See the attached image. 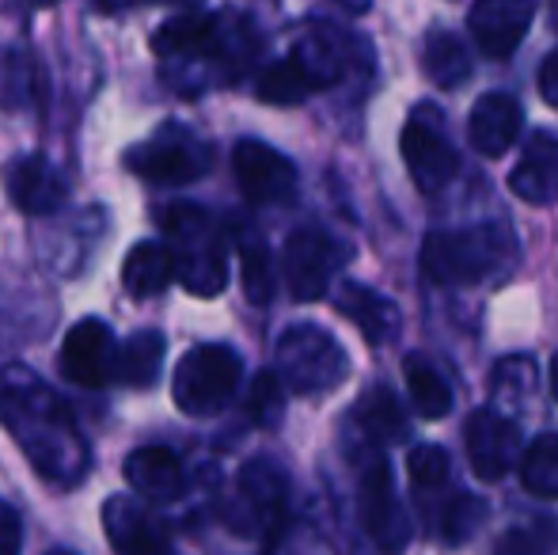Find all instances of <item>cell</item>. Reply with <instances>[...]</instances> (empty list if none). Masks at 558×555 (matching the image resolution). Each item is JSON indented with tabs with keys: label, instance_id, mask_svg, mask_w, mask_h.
I'll list each match as a JSON object with an SVG mask.
<instances>
[{
	"label": "cell",
	"instance_id": "obj_1",
	"mask_svg": "<svg viewBox=\"0 0 558 555\" xmlns=\"http://www.w3.org/2000/svg\"><path fill=\"white\" fill-rule=\"evenodd\" d=\"M0 422L50 487L73 491L92 472V445L73 408L31 365H0Z\"/></svg>",
	"mask_w": 558,
	"mask_h": 555
},
{
	"label": "cell",
	"instance_id": "obj_2",
	"mask_svg": "<svg viewBox=\"0 0 558 555\" xmlns=\"http://www.w3.org/2000/svg\"><path fill=\"white\" fill-rule=\"evenodd\" d=\"M513 263L517 240L506 225L429 232L422 244V270L437 286H475L486 278H501Z\"/></svg>",
	"mask_w": 558,
	"mask_h": 555
},
{
	"label": "cell",
	"instance_id": "obj_3",
	"mask_svg": "<svg viewBox=\"0 0 558 555\" xmlns=\"http://www.w3.org/2000/svg\"><path fill=\"white\" fill-rule=\"evenodd\" d=\"M163 244L175 260V275L183 281L186 293L194 297H217L228 286V248L225 229L209 209L194 202L168 206L160 217Z\"/></svg>",
	"mask_w": 558,
	"mask_h": 555
},
{
	"label": "cell",
	"instance_id": "obj_4",
	"mask_svg": "<svg viewBox=\"0 0 558 555\" xmlns=\"http://www.w3.org/2000/svg\"><path fill=\"white\" fill-rule=\"evenodd\" d=\"M243 377V362L232 347L225 342H202V347L186 350L175 365L171 377V400L183 415L206 419L217 415L232 403L235 388Z\"/></svg>",
	"mask_w": 558,
	"mask_h": 555
},
{
	"label": "cell",
	"instance_id": "obj_5",
	"mask_svg": "<svg viewBox=\"0 0 558 555\" xmlns=\"http://www.w3.org/2000/svg\"><path fill=\"white\" fill-rule=\"evenodd\" d=\"M278 377L301 396H324L350 377V358L331 331L316 324H293L274 347Z\"/></svg>",
	"mask_w": 558,
	"mask_h": 555
},
{
	"label": "cell",
	"instance_id": "obj_6",
	"mask_svg": "<svg viewBox=\"0 0 558 555\" xmlns=\"http://www.w3.org/2000/svg\"><path fill=\"white\" fill-rule=\"evenodd\" d=\"M125 168L153 186H183L214 168V153H209V141H202L194 130L163 122L156 134L125 153Z\"/></svg>",
	"mask_w": 558,
	"mask_h": 555
},
{
	"label": "cell",
	"instance_id": "obj_7",
	"mask_svg": "<svg viewBox=\"0 0 558 555\" xmlns=\"http://www.w3.org/2000/svg\"><path fill=\"white\" fill-rule=\"evenodd\" d=\"M289 480L274 460H247L235 475V495L228 506V526L243 536H263L266 544L286 526Z\"/></svg>",
	"mask_w": 558,
	"mask_h": 555
},
{
	"label": "cell",
	"instance_id": "obj_8",
	"mask_svg": "<svg viewBox=\"0 0 558 555\" xmlns=\"http://www.w3.org/2000/svg\"><path fill=\"white\" fill-rule=\"evenodd\" d=\"M399 153H403L407 171L422 194L445 191L460 171V156L445 134V114L434 104H418L411 111L403 134H399Z\"/></svg>",
	"mask_w": 558,
	"mask_h": 555
},
{
	"label": "cell",
	"instance_id": "obj_9",
	"mask_svg": "<svg viewBox=\"0 0 558 555\" xmlns=\"http://www.w3.org/2000/svg\"><path fill=\"white\" fill-rule=\"evenodd\" d=\"M357 510L368 541L380 552H403L411 544V518L396 495V475L384 457H373L357 483Z\"/></svg>",
	"mask_w": 558,
	"mask_h": 555
},
{
	"label": "cell",
	"instance_id": "obj_10",
	"mask_svg": "<svg viewBox=\"0 0 558 555\" xmlns=\"http://www.w3.org/2000/svg\"><path fill=\"white\" fill-rule=\"evenodd\" d=\"M342 263H345V248L338 244L331 232L316 229V225L296 229L286 240V255H281L286 286L296 301H319Z\"/></svg>",
	"mask_w": 558,
	"mask_h": 555
},
{
	"label": "cell",
	"instance_id": "obj_11",
	"mask_svg": "<svg viewBox=\"0 0 558 555\" xmlns=\"http://www.w3.org/2000/svg\"><path fill=\"white\" fill-rule=\"evenodd\" d=\"M232 171L243 198L255 206H281L296 194V168L289 156H281L274 145L255 137H243L232 148Z\"/></svg>",
	"mask_w": 558,
	"mask_h": 555
},
{
	"label": "cell",
	"instance_id": "obj_12",
	"mask_svg": "<svg viewBox=\"0 0 558 555\" xmlns=\"http://www.w3.org/2000/svg\"><path fill=\"white\" fill-rule=\"evenodd\" d=\"M118 350L122 342H114L111 327L99 316H88L69 327L65 342H61V373L81 388H107L114 385Z\"/></svg>",
	"mask_w": 558,
	"mask_h": 555
},
{
	"label": "cell",
	"instance_id": "obj_13",
	"mask_svg": "<svg viewBox=\"0 0 558 555\" xmlns=\"http://www.w3.org/2000/svg\"><path fill=\"white\" fill-rule=\"evenodd\" d=\"M463 445H468L471 472L486 483H498L524 457L521 430L513 426V419L498 415L494 408L471 411L468 426H463Z\"/></svg>",
	"mask_w": 558,
	"mask_h": 555
},
{
	"label": "cell",
	"instance_id": "obj_14",
	"mask_svg": "<svg viewBox=\"0 0 558 555\" xmlns=\"http://www.w3.org/2000/svg\"><path fill=\"white\" fill-rule=\"evenodd\" d=\"M4 191L27 217H53L69 202V183L43 153H20L4 164Z\"/></svg>",
	"mask_w": 558,
	"mask_h": 555
},
{
	"label": "cell",
	"instance_id": "obj_15",
	"mask_svg": "<svg viewBox=\"0 0 558 555\" xmlns=\"http://www.w3.org/2000/svg\"><path fill=\"white\" fill-rule=\"evenodd\" d=\"M153 53L163 61H202L225 53V27L221 15L206 8H186L179 15H168L153 31Z\"/></svg>",
	"mask_w": 558,
	"mask_h": 555
},
{
	"label": "cell",
	"instance_id": "obj_16",
	"mask_svg": "<svg viewBox=\"0 0 558 555\" xmlns=\"http://www.w3.org/2000/svg\"><path fill=\"white\" fill-rule=\"evenodd\" d=\"M104 533L114 555H179L160 518L145 510L137 498L114 495L104 503Z\"/></svg>",
	"mask_w": 558,
	"mask_h": 555
},
{
	"label": "cell",
	"instance_id": "obj_17",
	"mask_svg": "<svg viewBox=\"0 0 558 555\" xmlns=\"http://www.w3.org/2000/svg\"><path fill=\"white\" fill-rule=\"evenodd\" d=\"M122 475L133 487V495L145 498V503L168 506L186 495V464L175 449H168V445L133 449L122 464Z\"/></svg>",
	"mask_w": 558,
	"mask_h": 555
},
{
	"label": "cell",
	"instance_id": "obj_18",
	"mask_svg": "<svg viewBox=\"0 0 558 555\" xmlns=\"http://www.w3.org/2000/svg\"><path fill=\"white\" fill-rule=\"evenodd\" d=\"M536 8L529 0H478L468 12V27L475 35L478 50L490 58H509L524 43Z\"/></svg>",
	"mask_w": 558,
	"mask_h": 555
},
{
	"label": "cell",
	"instance_id": "obj_19",
	"mask_svg": "<svg viewBox=\"0 0 558 555\" xmlns=\"http://www.w3.org/2000/svg\"><path fill=\"white\" fill-rule=\"evenodd\" d=\"M521 126H524V111L517 104V96H509V92H486L468 114V141L478 156L498 160V156H506L517 145Z\"/></svg>",
	"mask_w": 558,
	"mask_h": 555
},
{
	"label": "cell",
	"instance_id": "obj_20",
	"mask_svg": "<svg viewBox=\"0 0 558 555\" xmlns=\"http://www.w3.org/2000/svg\"><path fill=\"white\" fill-rule=\"evenodd\" d=\"M509 191L529 206H547L558 198V137L536 130L509 176Z\"/></svg>",
	"mask_w": 558,
	"mask_h": 555
},
{
	"label": "cell",
	"instance_id": "obj_21",
	"mask_svg": "<svg viewBox=\"0 0 558 555\" xmlns=\"http://www.w3.org/2000/svg\"><path fill=\"white\" fill-rule=\"evenodd\" d=\"M338 312H342L373 347L391 342L399 335V324H403L396 304L384 293H376V289L361 286V281H342V289H338Z\"/></svg>",
	"mask_w": 558,
	"mask_h": 555
},
{
	"label": "cell",
	"instance_id": "obj_22",
	"mask_svg": "<svg viewBox=\"0 0 558 555\" xmlns=\"http://www.w3.org/2000/svg\"><path fill=\"white\" fill-rule=\"evenodd\" d=\"M350 426H353V434L373 445V449H384V445H396L407 437V415L388 385L368 388V393L353 403Z\"/></svg>",
	"mask_w": 558,
	"mask_h": 555
},
{
	"label": "cell",
	"instance_id": "obj_23",
	"mask_svg": "<svg viewBox=\"0 0 558 555\" xmlns=\"http://www.w3.org/2000/svg\"><path fill=\"white\" fill-rule=\"evenodd\" d=\"M175 278H179L175 260H171L168 244H160V240H141V244H133L122 263V289L133 301L160 297Z\"/></svg>",
	"mask_w": 558,
	"mask_h": 555
},
{
	"label": "cell",
	"instance_id": "obj_24",
	"mask_svg": "<svg viewBox=\"0 0 558 555\" xmlns=\"http://www.w3.org/2000/svg\"><path fill=\"white\" fill-rule=\"evenodd\" d=\"M163 365V335L160 331H133L118 350V373L114 381L125 388H153Z\"/></svg>",
	"mask_w": 558,
	"mask_h": 555
},
{
	"label": "cell",
	"instance_id": "obj_25",
	"mask_svg": "<svg viewBox=\"0 0 558 555\" xmlns=\"http://www.w3.org/2000/svg\"><path fill=\"white\" fill-rule=\"evenodd\" d=\"M43 99V69L27 50H8L0 61V107L31 111Z\"/></svg>",
	"mask_w": 558,
	"mask_h": 555
},
{
	"label": "cell",
	"instance_id": "obj_26",
	"mask_svg": "<svg viewBox=\"0 0 558 555\" xmlns=\"http://www.w3.org/2000/svg\"><path fill=\"white\" fill-rule=\"evenodd\" d=\"M426 73L429 81L437 84V88L452 92L460 88L463 81L471 76V53L468 46H463V38L456 35V31H429L426 38Z\"/></svg>",
	"mask_w": 558,
	"mask_h": 555
},
{
	"label": "cell",
	"instance_id": "obj_27",
	"mask_svg": "<svg viewBox=\"0 0 558 555\" xmlns=\"http://www.w3.org/2000/svg\"><path fill=\"white\" fill-rule=\"evenodd\" d=\"M403 373H407V393H411V403L422 419H445L448 411H452V388H448L441 370H437L429 358L411 354L403 365Z\"/></svg>",
	"mask_w": 558,
	"mask_h": 555
},
{
	"label": "cell",
	"instance_id": "obj_28",
	"mask_svg": "<svg viewBox=\"0 0 558 555\" xmlns=\"http://www.w3.org/2000/svg\"><path fill=\"white\" fill-rule=\"evenodd\" d=\"M312 92H319L316 81H312L308 69H304L293 53L281 61H270V65L263 69V76H258V99H263V104H274V107L304 104Z\"/></svg>",
	"mask_w": 558,
	"mask_h": 555
},
{
	"label": "cell",
	"instance_id": "obj_29",
	"mask_svg": "<svg viewBox=\"0 0 558 555\" xmlns=\"http://www.w3.org/2000/svg\"><path fill=\"white\" fill-rule=\"evenodd\" d=\"M521 483L539 498H558V434H539L524 449Z\"/></svg>",
	"mask_w": 558,
	"mask_h": 555
},
{
	"label": "cell",
	"instance_id": "obj_30",
	"mask_svg": "<svg viewBox=\"0 0 558 555\" xmlns=\"http://www.w3.org/2000/svg\"><path fill=\"white\" fill-rule=\"evenodd\" d=\"M240 270H243V293H247L251 304H270L274 301V263H270V252L258 237H247L240 244Z\"/></svg>",
	"mask_w": 558,
	"mask_h": 555
},
{
	"label": "cell",
	"instance_id": "obj_31",
	"mask_svg": "<svg viewBox=\"0 0 558 555\" xmlns=\"http://www.w3.org/2000/svg\"><path fill=\"white\" fill-rule=\"evenodd\" d=\"M407 472H411L418 498H426L429 491L448 487V453L441 445H414L411 457H407Z\"/></svg>",
	"mask_w": 558,
	"mask_h": 555
},
{
	"label": "cell",
	"instance_id": "obj_32",
	"mask_svg": "<svg viewBox=\"0 0 558 555\" xmlns=\"http://www.w3.org/2000/svg\"><path fill=\"white\" fill-rule=\"evenodd\" d=\"M486 518V506L483 498L475 495H452L448 498V506L441 510V536L452 544H463L475 536V529L483 526Z\"/></svg>",
	"mask_w": 558,
	"mask_h": 555
},
{
	"label": "cell",
	"instance_id": "obj_33",
	"mask_svg": "<svg viewBox=\"0 0 558 555\" xmlns=\"http://www.w3.org/2000/svg\"><path fill=\"white\" fill-rule=\"evenodd\" d=\"M490 388L501 400L521 403V396H529L532 388H536V365H532V358L524 354V358H506V362H498L490 373Z\"/></svg>",
	"mask_w": 558,
	"mask_h": 555
},
{
	"label": "cell",
	"instance_id": "obj_34",
	"mask_svg": "<svg viewBox=\"0 0 558 555\" xmlns=\"http://www.w3.org/2000/svg\"><path fill=\"white\" fill-rule=\"evenodd\" d=\"M247 415L258 422V426H278L281 415H286V396H281V377L278 373H258L255 385H251L247 396Z\"/></svg>",
	"mask_w": 558,
	"mask_h": 555
},
{
	"label": "cell",
	"instance_id": "obj_35",
	"mask_svg": "<svg viewBox=\"0 0 558 555\" xmlns=\"http://www.w3.org/2000/svg\"><path fill=\"white\" fill-rule=\"evenodd\" d=\"M23 548V526L20 514L0 498V555H20Z\"/></svg>",
	"mask_w": 558,
	"mask_h": 555
},
{
	"label": "cell",
	"instance_id": "obj_36",
	"mask_svg": "<svg viewBox=\"0 0 558 555\" xmlns=\"http://www.w3.org/2000/svg\"><path fill=\"white\" fill-rule=\"evenodd\" d=\"M539 96H544L547 107L558 111V50H551L539 65Z\"/></svg>",
	"mask_w": 558,
	"mask_h": 555
},
{
	"label": "cell",
	"instance_id": "obj_37",
	"mask_svg": "<svg viewBox=\"0 0 558 555\" xmlns=\"http://www.w3.org/2000/svg\"><path fill=\"white\" fill-rule=\"evenodd\" d=\"M551 388H555V400H558V354H555V362H551Z\"/></svg>",
	"mask_w": 558,
	"mask_h": 555
},
{
	"label": "cell",
	"instance_id": "obj_38",
	"mask_svg": "<svg viewBox=\"0 0 558 555\" xmlns=\"http://www.w3.org/2000/svg\"><path fill=\"white\" fill-rule=\"evenodd\" d=\"M46 555H76V552H69V548H53V552H46Z\"/></svg>",
	"mask_w": 558,
	"mask_h": 555
}]
</instances>
